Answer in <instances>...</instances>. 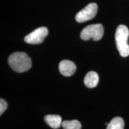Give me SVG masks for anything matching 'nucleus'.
<instances>
[{"instance_id":"nucleus-1","label":"nucleus","mask_w":129,"mask_h":129,"mask_svg":"<svg viewBox=\"0 0 129 129\" xmlns=\"http://www.w3.org/2000/svg\"><path fill=\"white\" fill-rule=\"evenodd\" d=\"M8 62L13 70L19 73L27 71L32 66L31 59L24 52L12 53L9 56Z\"/></svg>"},{"instance_id":"nucleus-2","label":"nucleus","mask_w":129,"mask_h":129,"mask_svg":"<svg viewBox=\"0 0 129 129\" xmlns=\"http://www.w3.org/2000/svg\"><path fill=\"white\" fill-rule=\"evenodd\" d=\"M128 36L129 30L126 26L120 25L117 27L115 35L116 46L121 56L123 57L129 56Z\"/></svg>"},{"instance_id":"nucleus-3","label":"nucleus","mask_w":129,"mask_h":129,"mask_svg":"<svg viewBox=\"0 0 129 129\" xmlns=\"http://www.w3.org/2000/svg\"><path fill=\"white\" fill-rule=\"evenodd\" d=\"M104 33V26L102 24H94L85 27L82 30L80 37L83 40L88 41L91 38L95 41H99L103 37Z\"/></svg>"},{"instance_id":"nucleus-4","label":"nucleus","mask_w":129,"mask_h":129,"mask_svg":"<svg viewBox=\"0 0 129 129\" xmlns=\"http://www.w3.org/2000/svg\"><path fill=\"white\" fill-rule=\"evenodd\" d=\"M98 10V5L96 3H90L77 14L75 20L78 23H83L91 20L96 16Z\"/></svg>"},{"instance_id":"nucleus-5","label":"nucleus","mask_w":129,"mask_h":129,"mask_svg":"<svg viewBox=\"0 0 129 129\" xmlns=\"http://www.w3.org/2000/svg\"><path fill=\"white\" fill-rule=\"evenodd\" d=\"M48 30L46 27H40L26 35L24 41L29 44H39L44 41L48 35Z\"/></svg>"},{"instance_id":"nucleus-6","label":"nucleus","mask_w":129,"mask_h":129,"mask_svg":"<svg viewBox=\"0 0 129 129\" xmlns=\"http://www.w3.org/2000/svg\"><path fill=\"white\" fill-rule=\"evenodd\" d=\"M59 71L65 77H70L76 71V66L72 61L63 60L61 61L59 65Z\"/></svg>"},{"instance_id":"nucleus-7","label":"nucleus","mask_w":129,"mask_h":129,"mask_svg":"<svg viewBox=\"0 0 129 129\" xmlns=\"http://www.w3.org/2000/svg\"><path fill=\"white\" fill-rule=\"evenodd\" d=\"M99 75L96 72L90 71L85 75L84 83L85 86L88 88H94L99 83Z\"/></svg>"},{"instance_id":"nucleus-8","label":"nucleus","mask_w":129,"mask_h":129,"mask_svg":"<svg viewBox=\"0 0 129 129\" xmlns=\"http://www.w3.org/2000/svg\"><path fill=\"white\" fill-rule=\"evenodd\" d=\"M46 123L53 128H59L62 125V118L57 115H47L44 117Z\"/></svg>"},{"instance_id":"nucleus-9","label":"nucleus","mask_w":129,"mask_h":129,"mask_svg":"<svg viewBox=\"0 0 129 129\" xmlns=\"http://www.w3.org/2000/svg\"><path fill=\"white\" fill-rule=\"evenodd\" d=\"M124 122L122 118L115 117L108 124L106 129H124Z\"/></svg>"},{"instance_id":"nucleus-10","label":"nucleus","mask_w":129,"mask_h":129,"mask_svg":"<svg viewBox=\"0 0 129 129\" xmlns=\"http://www.w3.org/2000/svg\"><path fill=\"white\" fill-rule=\"evenodd\" d=\"M62 126L64 129H81V124L78 120L64 121Z\"/></svg>"},{"instance_id":"nucleus-11","label":"nucleus","mask_w":129,"mask_h":129,"mask_svg":"<svg viewBox=\"0 0 129 129\" xmlns=\"http://www.w3.org/2000/svg\"><path fill=\"white\" fill-rule=\"evenodd\" d=\"M7 108V103L4 99H0V115H2L5 111Z\"/></svg>"},{"instance_id":"nucleus-12","label":"nucleus","mask_w":129,"mask_h":129,"mask_svg":"<svg viewBox=\"0 0 129 129\" xmlns=\"http://www.w3.org/2000/svg\"><path fill=\"white\" fill-rule=\"evenodd\" d=\"M108 124L107 122H106V123H105V125H108Z\"/></svg>"}]
</instances>
